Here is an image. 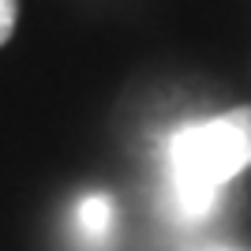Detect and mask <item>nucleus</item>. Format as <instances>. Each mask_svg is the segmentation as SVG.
<instances>
[{"label":"nucleus","instance_id":"f03ea898","mask_svg":"<svg viewBox=\"0 0 251 251\" xmlns=\"http://www.w3.org/2000/svg\"><path fill=\"white\" fill-rule=\"evenodd\" d=\"M113 221H116V210L109 202V195H86L75 206V232L86 244H101L113 232Z\"/></svg>","mask_w":251,"mask_h":251},{"label":"nucleus","instance_id":"7ed1b4c3","mask_svg":"<svg viewBox=\"0 0 251 251\" xmlns=\"http://www.w3.org/2000/svg\"><path fill=\"white\" fill-rule=\"evenodd\" d=\"M15 30V0H0V45Z\"/></svg>","mask_w":251,"mask_h":251},{"label":"nucleus","instance_id":"f257e3e1","mask_svg":"<svg viewBox=\"0 0 251 251\" xmlns=\"http://www.w3.org/2000/svg\"><path fill=\"white\" fill-rule=\"evenodd\" d=\"M251 165V105L180 127L169 139V188L180 218H206L218 191Z\"/></svg>","mask_w":251,"mask_h":251}]
</instances>
